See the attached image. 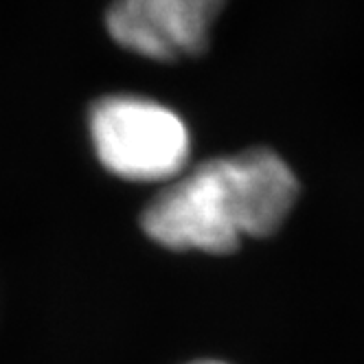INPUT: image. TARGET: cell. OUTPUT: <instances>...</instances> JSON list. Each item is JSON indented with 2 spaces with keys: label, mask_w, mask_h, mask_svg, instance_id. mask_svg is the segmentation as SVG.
<instances>
[{
  "label": "cell",
  "mask_w": 364,
  "mask_h": 364,
  "mask_svg": "<svg viewBox=\"0 0 364 364\" xmlns=\"http://www.w3.org/2000/svg\"><path fill=\"white\" fill-rule=\"evenodd\" d=\"M296 196L290 165L255 147L185 169L147 204L141 224L165 248L226 255L244 237L272 235Z\"/></svg>",
  "instance_id": "obj_1"
},
{
  "label": "cell",
  "mask_w": 364,
  "mask_h": 364,
  "mask_svg": "<svg viewBox=\"0 0 364 364\" xmlns=\"http://www.w3.org/2000/svg\"><path fill=\"white\" fill-rule=\"evenodd\" d=\"M99 163L129 182H171L187 169L191 132L176 110L143 95H108L88 114Z\"/></svg>",
  "instance_id": "obj_2"
},
{
  "label": "cell",
  "mask_w": 364,
  "mask_h": 364,
  "mask_svg": "<svg viewBox=\"0 0 364 364\" xmlns=\"http://www.w3.org/2000/svg\"><path fill=\"white\" fill-rule=\"evenodd\" d=\"M222 7L224 0H112L106 29L129 53L173 62L202 53Z\"/></svg>",
  "instance_id": "obj_3"
},
{
  "label": "cell",
  "mask_w": 364,
  "mask_h": 364,
  "mask_svg": "<svg viewBox=\"0 0 364 364\" xmlns=\"http://www.w3.org/2000/svg\"><path fill=\"white\" fill-rule=\"evenodd\" d=\"M193 364H226V362H218V360H200V362H193Z\"/></svg>",
  "instance_id": "obj_4"
}]
</instances>
